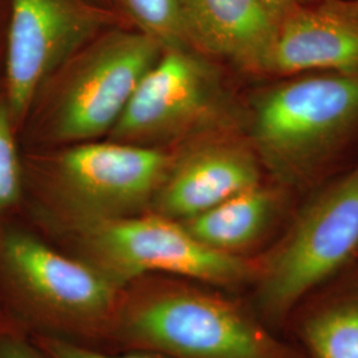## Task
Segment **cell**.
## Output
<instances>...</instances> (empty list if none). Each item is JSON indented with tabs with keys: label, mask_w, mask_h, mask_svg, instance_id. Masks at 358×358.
Returning <instances> with one entry per match:
<instances>
[{
	"label": "cell",
	"mask_w": 358,
	"mask_h": 358,
	"mask_svg": "<svg viewBox=\"0 0 358 358\" xmlns=\"http://www.w3.org/2000/svg\"><path fill=\"white\" fill-rule=\"evenodd\" d=\"M43 352L48 358H166L152 352L112 356L56 337H48L43 341Z\"/></svg>",
	"instance_id": "obj_17"
},
{
	"label": "cell",
	"mask_w": 358,
	"mask_h": 358,
	"mask_svg": "<svg viewBox=\"0 0 358 358\" xmlns=\"http://www.w3.org/2000/svg\"><path fill=\"white\" fill-rule=\"evenodd\" d=\"M358 118V73L309 77L269 92L257 106L255 136L284 176L301 170Z\"/></svg>",
	"instance_id": "obj_5"
},
{
	"label": "cell",
	"mask_w": 358,
	"mask_h": 358,
	"mask_svg": "<svg viewBox=\"0 0 358 358\" xmlns=\"http://www.w3.org/2000/svg\"><path fill=\"white\" fill-rule=\"evenodd\" d=\"M162 52L158 41L138 29H113L94 40L57 97L55 138L87 142L110 133Z\"/></svg>",
	"instance_id": "obj_4"
},
{
	"label": "cell",
	"mask_w": 358,
	"mask_h": 358,
	"mask_svg": "<svg viewBox=\"0 0 358 358\" xmlns=\"http://www.w3.org/2000/svg\"><path fill=\"white\" fill-rule=\"evenodd\" d=\"M0 358H43L24 341L7 338L0 343Z\"/></svg>",
	"instance_id": "obj_18"
},
{
	"label": "cell",
	"mask_w": 358,
	"mask_h": 358,
	"mask_svg": "<svg viewBox=\"0 0 358 358\" xmlns=\"http://www.w3.org/2000/svg\"><path fill=\"white\" fill-rule=\"evenodd\" d=\"M255 158L238 146L206 148L169 169L153 198L155 214L183 222L259 185Z\"/></svg>",
	"instance_id": "obj_12"
},
{
	"label": "cell",
	"mask_w": 358,
	"mask_h": 358,
	"mask_svg": "<svg viewBox=\"0 0 358 358\" xmlns=\"http://www.w3.org/2000/svg\"><path fill=\"white\" fill-rule=\"evenodd\" d=\"M77 229L87 262L122 288L148 273L174 275L219 289L251 285L255 276V260L213 250L180 222L155 213L80 222Z\"/></svg>",
	"instance_id": "obj_3"
},
{
	"label": "cell",
	"mask_w": 358,
	"mask_h": 358,
	"mask_svg": "<svg viewBox=\"0 0 358 358\" xmlns=\"http://www.w3.org/2000/svg\"><path fill=\"white\" fill-rule=\"evenodd\" d=\"M287 324L304 358H358V278L327 282Z\"/></svg>",
	"instance_id": "obj_13"
},
{
	"label": "cell",
	"mask_w": 358,
	"mask_h": 358,
	"mask_svg": "<svg viewBox=\"0 0 358 358\" xmlns=\"http://www.w3.org/2000/svg\"><path fill=\"white\" fill-rule=\"evenodd\" d=\"M266 1L276 13L284 17L291 11H294L296 7H299L304 3H308V1H312V0H266Z\"/></svg>",
	"instance_id": "obj_19"
},
{
	"label": "cell",
	"mask_w": 358,
	"mask_h": 358,
	"mask_svg": "<svg viewBox=\"0 0 358 358\" xmlns=\"http://www.w3.org/2000/svg\"><path fill=\"white\" fill-rule=\"evenodd\" d=\"M138 31L158 41L164 50L186 48L182 0H120Z\"/></svg>",
	"instance_id": "obj_15"
},
{
	"label": "cell",
	"mask_w": 358,
	"mask_h": 358,
	"mask_svg": "<svg viewBox=\"0 0 358 358\" xmlns=\"http://www.w3.org/2000/svg\"><path fill=\"white\" fill-rule=\"evenodd\" d=\"M195 282L124 291L110 321L122 343L166 358H304L257 315Z\"/></svg>",
	"instance_id": "obj_1"
},
{
	"label": "cell",
	"mask_w": 358,
	"mask_h": 358,
	"mask_svg": "<svg viewBox=\"0 0 358 358\" xmlns=\"http://www.w3.org/2000/svg\"><path fill=\"white\" fill-rule=\"evenodd\" d=\"M208 97L203 65L186 48L164 50L110 130L112 138L137 143L176 133L205 112Z\"/></svg>",
	"instance_id": "obj_9"
},
{
	"label": "cell",
	"mask_w": 358,
	"mask_h": 358,
	"mask_svg": "<svg viewBox=\"0 0 358 358\" xmlns=\"http://www.w3.org/2000/svg\"><path fill=\"white\" fill-rule=\"evenodd\" d=\"M0 6H10V0H0Z\"/></svg>",
	"instance_id": "obj_20"
},
{
	"label": "cell",
	"mask_w": 358,
	"mask_h": 358,
	"mask_svg": "<svg viewBox=\"0 0 358 358\" xmlns=\"http://www.w3.org/2000/svg\"><path fill=\"white\" fill-rule=\"evenodd\" d=\"M1 255L15 291L38 312L71 327H109L124 288L90 262L24 234L7 236Z\"/></svg>",
	"instance_id": "obj_7"
},
{
	"label": "cell",
	"mask_w": 358,
	"mask_h": 358,
	"mask_svg": "<svg viewBox=\"0 0 358 358\" xmlns=\"http://www.w3.org/2000/svg\"><path fill=\"white\" fill-rule=\"evenodd\" d=\"M118 16L90 0H10L7 105L23 115L45 78Z\"/></svg>",
	"instance_id": "obj_6"
},
{
	"label": "cell",
	"mask_w": 358,
	"mask_h": 358,
	"mask_svg": "<svg viewBox=\"0 0 358 358\" xmlns=\"http://www.w3.org/2000/svg\"><path fill=\"white\" fill-rule=\"evenodd\" d=\"M20 192V170L11 129V112L0 103V213L13 205Z\"/></svg>",
	"instance_id": "obj_16"
},
{
	"label": "cell",
	"mask_w": 358,
	"mask_h": 358,
	"mask_svg": "<svg viewBox=\"0 0 358 358\" xmlns=\"http://www.w3.org/2000/svg\"><path fill=\"white\" fill-rule=\"evenodd\" d=\"M279 210V195L257 185L180 223L207 247L242 256L266 235Z\"/></svg>",
	"instance_id": "obj_14"
},
{
	"label": "cell",
	"mask_w": 358,
	"mask_h": 358,
	"mask_svg": "<svg viewBox=\"0 0 358 358\" xmlns=\"http://www.w3.org/2000/svg\"><path fill=\"white\" fill-rule=\"evenodd\" d=\"M271 71L294 73L334 69L358 73V4L355 0H312L284 16Z\"/></svg>",
	"instance_id": "obj_10"
},
{
	"label": "cell",
	"mask_w": 358,
	"mask_h": 358,
	"mask_svg": "<svg viewBox=\"0 0 358 358\" xmlns=\"http://www.w3.org/2000/svg\"><path fill=\"white\" fill-rule=\"evenodd\" d=\"M355 1H356V3H357V4H358V0H355Z\"/></svg>",
	"instance_id": "obj_21"
},
{
	"label": "cell",
	"mask_w": 358,
	"mask_h": 358,
	"mask_svg": "<svg viewBox=\"0 0 358 358\" xmlns=\"http://www.w3.org/2000/svg\"><path fill=\"white\" fill-rule=\"evenodd\" d=\"M189 45L251 69H269L282 17L266 0H182Z\"/></svg>",
	"instance_id": "obj_11"
},
{
	"label": "cell",
	"mask_w": 358,
	"mask_h": 358,
	"mask_svg": "<svg viewBox=\"0 0 358 358\" xmlns=\"http://www.w3.org/2000/svg\"><path fill=\"white\" fill-rule=\"evenodd\" d=\"M162 150L129 142L88 143L57 161V180L78 223L129 217L154 195L170 169Z\"/></svg>",
	"instance_id": "obj_8"
},
{
	"label": "cell",
	"mask_w": 358,
	"mask_h": 358,
	"mask_svg": "<svg viewBox=\"0 0 358 358\" xmlns=\"http://www.w3.org/2000/svg\"><path fill=\"white\" fill-rule=\"evenodd\" d=\"M358 252V166L301 211L282 242L255 260L256 315L273 331L340 275Z\"/></svg>",
	"instance_id": "obj_2"
}]
</instances>
